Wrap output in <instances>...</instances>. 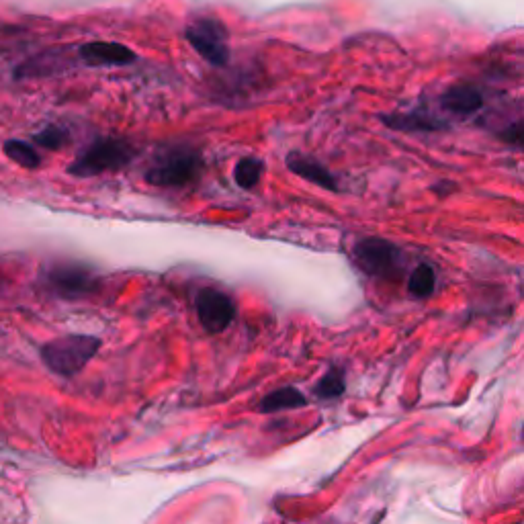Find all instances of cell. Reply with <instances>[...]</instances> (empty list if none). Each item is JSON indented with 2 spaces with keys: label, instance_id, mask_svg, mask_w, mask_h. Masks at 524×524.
Returning <instances> with one entry per match:
<instances>
[{
  "label": "cell",
  "instance_id": "obj_1",
  "mask_svg": "<svg viewBox=\"0 0 524 524\" xmlns=\"http://www.w3.org/2000/svg\"><path fill=\"white\" fill-rule=\"evenodd\" d=\"M101 340L91 334H68L41 346V361L60 377H74L99 353Z\"/></svg>",
  "mask_w": 524,
  "mask_h": 524
},
{
  "label": "cell",
  "instance_id": "obj_2",
  "mask_svg": "<svg viewBox=\"0 0 524 524\" xmlns=\"http://www.w3.org/2000/svg\"><path fill=\"white\" fill-rule=\"evenodd\" d=\"M201 172V152L187 146H174L166 148L152 160V164L144 172V179L156 187H187L201 177Z\"/></svg>",
  "mask_w": 524,
  "mask_h": 524
},
{
  "label": "cell",
  "instance_id": "obj_3",
  "mask_svg": "<svg viewBox=\"0 0 524 524\" xmlns=\"http://www.w3.org/2000/svg\"><path fill=\"white\" fill-rule=\"evenodd\" d=\"M136 146L121 138H103L82 150L68 166V174L76 179L99 177L103 172H113L127 166L136 158Z\"/></svg>",
  "mask_w": 524,
  "mask_h": 524
},
{
  "label": "cell",
  "instance_id": "obj_4",
  "mask_svg": "<svg viewBox=\"0 0 524 524\" xmlns=\"http://www.w3.org/2000/svg\"><path fill=\"white\" fill-rule=\"evenodd\" d=\"M189 46L211 66L222 68L230 62V35L226 25L215 17H197L187 29Z\"/></svg>",
  "mask_w": 524,
  "mask_h": 524
},
{
  "label": "cell",
  "instance_id": "obj_5",
  "mask_svg": "<svg viewBox=\"0 0 524 524\" xmlns=\"http://www.w3.org/2000/svg\"><path fill=\"white\" fill-rule=\"evenodd\" d=\"M359 269L377 279H396L406 267V254L383 238H363L355 246Z\"/></svg>",
  "mask_w": 524,
  "mask_h": 524
},
{
  "label": "cell",
  "instance_id": "obj_6",
  "mask_svg": "<svg viewBox=\"0 0 524 524\" xmlns=\"http://www.w3.org/2000/svg\"><path fill=\"white\" fill-rule=\"evenodd\" d=\"M46 285L62 299H80L93 295L101 279L91 267L78 265V262H58L46 273Z\"/></svg>",
  "mask_w": 524,
  "mask_h": 524
},
{
  "label": "cell",
  "instance_id": "obj_7",
  "mask_svg": "<svg viewBox=\"0 0 524 524\" xmlns=\"http://www.w3.org/2000/svg\"><path fill=\"white\" fill-rule=\"evenodd\" d=\"M195 310L201 326L209 334L224 332L236 320V303L220 289L205 287L195 297Z\"/></svg>",
  "mask_w": 524,
  "mask_h": 524
},
{
  "label": "cell",
  "instance_id": "obj_8",
  "mask_svg": "<svg viewBox=\"0 0 524 524\" xmlns=\"http://www.w3.org/2000/svg\"><path fill=\"white\" fill-rule=\"evenodd\" d=\"M78 58L91 68L103 66H129L138 60L136 52L117 41H89L78 48Z\"/></svg>",
  "mask_w": 524,
  "mask_h": 524
},
{
  "label": "cell",
  "instance_id": "obj_9",
  "mask_svg": "<svg viewBox=\"0 0 524 524\" xmlns=\"http://www.w3.org/2000/svg\"><path fill=\"white\" fill-rule=\"evenodd\" d=\"M441 107L453 117H471L484 107V95L473 84H453L443 93Z\"/></svg>",
  "mask_w": 524,
  "mask_h": 524
},
{
  "label": "cell",
  "instance_id": "obj_10",
  "mask_svg": "<svg viewBox=\"0 0 524 524\" xmlns=\"http://www.w3.org/2000/svg\"><path fill=\"white\" fill-rule=\"evenodd\" d=\"M287 168L297 174V177L310 181L326 191H332L336 193L338 191V179L334 177V174L316 158L308 156V154H301V152H291L287 158Z\"/></svg>",
  "mask_w": 524,
  "mask_h": 524
},
{
  "label": "cell",
  "instance_id": "obj_11",
  "mask_svg": "<svg viewBox=\"0 0 524 524\" xmlns=\"http://www.w3.org/2000/svg\"><path fill=\"white\" fill-rule=\"evenodd\" d=\"M381 121L398 131H439L447 127L445 119H439L432 115L428 109L418 107L408 113H393V115H381Z\"/></svg>",
  "mask_w": 524,
  "mask_h": 524
},
{
  "label": "cell",
  "instance_id": "obj_12",
  "mask_svg": "<svg viewBox=\"0 0 524 524\" xmlns=\"http://www.w3.org/2000/svg\"><path fill=\"white\" fill-rule=\"evenodd\" d=\"M303 406H308V398H305L297 387H281V389L267 393V396L260 400L258 410L262 414H275V412L295 410Z\"/></svg>",
  "mask_w": 524,
  "mask_h": 524
},
{
  "label": "cell",
  "instance_id": "obj_13",
  "mask_svg": "<svg viewBox=\"0 0 524 524\" xmlns=\"http://www.w3.org/2000/svg\"><path fill=\"white\" fill-rule=\"evenodd\" d=\"M262 174H265V164H262V160L242 158L234 168V181L240 189L250 191L260 183Z\"/></svg>",
  "mask_w": 524,
  "mask_h": 524
},
{
  "label": "cell",
  "instance_id": "obj_14",
  "mask_svg": "<svg viewBox=\"0 0 524 524\" xmlns=\"http://www.w3.org/2000/svg\"><path fill=\"white\" fill-rule=\"evenodd\" d=\"M3 152L5 156H9L13 162H17L23 168L35 170L41 166V154L23 140H7L3 144Z\"/></svg>",
  "mask_w": 524,
  "mask_h": 524
},
{
  "label": "cell",
  "instance_id": "obj_15",
  "mask_svg": "<svg viewBox=\"0 0 524 524\" xmlns=\"http://www.w3.org/2000/svg\"><path fill=\"white\" fill-rule=\"evenodd\" d=\"M344 389H346L344 371L340 367H330L328 373L316 383L314 393L320 400H336L342 396Z\"/></svg>",
  "mask_w": 524,
  "mask_h": 524
},
{
  "label": "cell",
  "instance_id": "obj_16",
  "mask_svg": "<svg viewBox=\"0 0 524 524\" xmlns=\"http://www.w3.org/2000/svg\"><path fill=\"white\" fill-rule=\"evenodd\" d=\"M436 289V273L430 265H426V262H422V265H418L412 275H410V281H408V291L412 297H428L432 295Z\"/></svg>",
  "mask_w": 524,
  "mask_h": 524
},
{
  "label": "cell",
  "instance_id": "obj_17",
  "mask_svg": "<svg viewBox=\"0 0 524 524\" xmlns=\"http://www.w3.org/2000/svg\"><path fill=\"white\" fill-rule=\"evenodd\" d=\"M33 142L41 148L60 150L70 142V136H68V131L60 125H46L33 136Z\"/></svg>",
  "mask_w": 524,
  "mask_h": 524
},
{
  "label": "cell",
  "instance_id": "obj_18",
  "mask_svg": "<svg viewBox=\"0 0 524 524\" xmlns=\"http://www.w3.org/2000/svg\"><path fill=\"white\" fill-rule=\"evenodd\" d=\"M496 136L508 144V146H516V148H524V117H518L506 125H502Z\"/></svg>",
  "mask_w": 524,
  "mask_h": 524
},
{
  "label": "cell",
  "instance_id": "obj_19",
  "mask_svg": "<svg viewBox=\"0 0 524 524\" xmlns=\"http://www.w3.org/2000/svg\"><path fill=\"white\" fill-rule=\"evenodd\" d=\"M522 441H524V424H522Z\"/></svg>",
  "mask_w": 524,
  "mask_h": 524
}]
</instances>
